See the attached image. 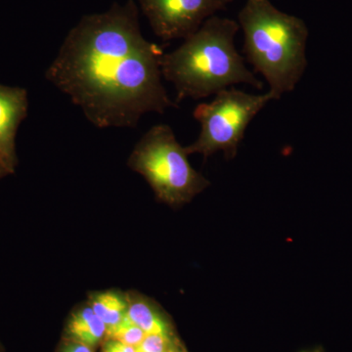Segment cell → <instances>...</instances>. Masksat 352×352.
<instances>
[{
	"mask_svg": "<svg viewBox=\"0 0 352 352\" xmlns=\"http://www.w3.org/2000/svg\"><path fill=\"white\" fill-rule=\"evenodd\" d=\"M163 48L147 41L134 0L85 15L69 32L45 78L98 129H134L148 113L178 108L163 83Z\"/></svg>",
	"mask_w": 352,
	"mask_h": 352,
	"instance_id": "6da1fadb",
	"label": "cell"
},
{
	"mask_svg": "<svg viewBox=\"0 0 352 352\" xmlns=\"http://www.w3.org/2000/svg\"><path fill=\"white\" fill-rule=\"evenodd\" d=\"M238 21L214 15L162 58L163 78L175 85L176 103L186 98L200 100L240 83L263 89V82L245 66L235 36Z\"/></svg>",
	"mask_w": 352,
	"mask_h": 352,
	"instance_id": "7a4b0ae2",
	"label": "cell"
},
{
	"mask_svg": "<svg viewBox=\"0 0 352 352\" xmlns=\"http://www.w3.org/2000/svg\"><path fill=\"white\" fill-rule=\"evenodd\" d=\"M238 23L245 59L265 78L273 101L294 91L307 67L309 31L305 21L282 12L270 0H247Z\"/></svg>",
	"mask_w": 352,
	"mask_h": 352,
	"instance_id": "3957f363",
	"label": "cell"
},
{
	"mask_svg": "<svg viewBox=\"0 0 352 352\" xmlns=\"http://www.w3.org/2000/svg\"><path fill=\"white\" fill-rule=\"evenodd\" d=\"M168 124L152 126L134 146L127 166L145 178L157 200L173 208L188 204L210 186Z\"/></svg>",
	"mask_w": 352,
	"mask_h": 352,
	"instance_id": "277c9868",
	"label": "cell"
},
{
	"mask_svg": "<svg viewBox=\"0 0 352 352\" xmlns=\"http://www.w3.org/2000/svg\"><path fill=\"white\" fill-rule=\"evenodd\" d=\"M270 101L272 96L251 94L235 87L227 88L215 94L210 103H201L193 117L201 124L195 142L185 147L188 155H203L205 159L219 151L226 160L237 156L245 132L252 120Z\"/></svg>",
	"mask_w": 352,
	"mask_h": 352,
	"instance_id": "5b68a950",
	"label": "cell"
},
{
	"mask_svg": "<svg viewBox=\"0 0 352 352\" xmlns=\"http://www.w3.org/2000/svg\"><path fill=\"white\" fill-rule=\"evenodd\" d=\"M234 0H138L153 32L163 41L185 39Z\"/></svg>",
	"mask_w": 352,
	"mask_h": 352,
	"instance_id": "8992f818",
	"label": "cell"
},
{
	"mask_svg": "<svg viewBox=\"0 0 352 352\" xmlns=\"http://www.w3.org/2000/svg\"><path fill=\"white\" fill-rule=\"evenodd\" d=\"M28 109L29 97L25 88L0 85V160L10 175L17 168L16 135Z\"/></svg>",
	"mask_w": 352,
	"mask_h": 352,
	"instance_id": "52a82bcc",
	"label": "cell"
},
{
	"mask_svg": "<svg viewBox=\"0 0 352 352\" xmlns=\"http://www.w3.org/2000/svg\"><path fill=\"white\" fill-rule=\"evenodd\" d=\"M126 318L146 333L176 332L170 315L154 300L135 292H129Z\"/></svg>",
	"mask_w": 352,
	"mask_h": 352,
	"instance_id": "ba28073f",
	"label": "cell"
},
{
	"mask_svg": "<svg viewBox=\"0 0 352 352\" xmlns=\"http://www.w3.org/2000/svg\"><path fill=\"white\" fill-rule=\"evenodd\" d=\"M107 332L104 322L87 302L69 314L62 338L96 349L107 339Z\"/></svg>",
	"mask_w": 352,
	"mask_h": 352,
	"instance_id": "9c48e42d",
	"label": "cell"
},
{
	"mask_svg": "<svg viewBox=\"0 0 352 352\" xmlns=\"http://www.w3.org/2000/svg\"><path fill=\"white\" fill-rule=\"evenodd\" d=\"M87 303L105 324L107 336L126 318L129 308L127 293L117 289L94 292L88 296Z\"/></svg>",
	"mask_w": 352,
	"mask_h": 352,
	"instance_id": "30bf717a",
	"label": "cell"
},
{
	"mask_svg": "<svg viewBox=\"0 0 352 352\" xmlns=\"http://www.w3.org/2000/svg\"><path fill=\"white\" fill-rule=\"evenodd\" d=\"M182 342L177 332L148 333L136 347V352H168Z\"/></svg>",
	"mask_w": 352,
	"mask_h": 352,
	"instance_id": "8fae6325",
	"label": "cell"
},
{
	"mask_svg": "<svg viewBox=\"0 0 352 352\" xmlns=\"http://www.w3.org/2000/svg\"><path fill=\"white\" fill-rule=\"evenodd\" d=\"M146 335L147 333L142 329L126 318L117 328L113 329L112 332L108 333L107 338L120 340L136 349L144 340Z\"/></svg>",
	"mask_w": 352,
	"mask_h": 352,
	"instance_id": "7c38bea8",
	"label": "cell"
},
{
	"mask_svg": "<svg viewBox=\"0 0 352 352\" xmlns=\"http://www.w3.org/2000/svg\"><path fill=\"white\" fill-rule=\"evenodd\" d=\"M101 352H136V349L120 340L107 338L102 342Z\"/></svg>",
	"mask_w": 352,
	"mask_h": 352,
	"instance_id": "4fadbf2b",
	"label": "cell"
},
{
	"mask_svg": "<svg viewBox=\"0 0 352 352\" xmlns=\"http://www.w3.org/2000/svg\"><path fill=\"white\" fill-rule=\"evenodd\" d=\"M57 352H95V349L80 342L62 338L58 346Z\"/></svg>",
	"mask_w": 352,
	"mask_h": 352,
	"instance_id": "5bb4252c",
	"label": "cell"
},
{
	"mask_svg": "<svg viewBox=\"0 0 352 352\" xmlns=\"http://www.w3.org/2000/svg\"><path fill=\"white\" fill-rule=\"evenodd\" d=\"M168 352H188V351H187L186 346L182 342V344H178V346L173 347V349H171Z\"/></svg>",
	"mask_w": 352,
	"mask_h": 352,
	"instance_id": "9a60e30c",
	"label": "cell"
},
{
	"mask_svg": "<svg viewBox=\"0 0 352 352\" xmlns=\"http://www.w3.org/2000/svg\"><path fill=\"white\" fill-rule=\"evenodd\" d=\"M10 175L9 171L7 170L6 166H4L3 163H2L1 160H0V179L1 178L6 177V176Z\"/></svg>",
	"mask_w": 352,
	"mask_h": 352,
	"instance_id": "2e32d148",
	"label": "cell"
},
{
	"mask_svg": "<svg viewBox=\"0 0 352 352\" xmlns=\"http://www.w3.org/2000/svg\"><path fill=\"white\" fill-rule=\"evenodd\" d=\"M0 352H6L3 344H2L1 340H0Z\"/></svg>",
	"mask_w": 352,
	"mask_h": 352,
	"instance_id": "e0dca14e",
	"label": "cell"
}]
</instances>
